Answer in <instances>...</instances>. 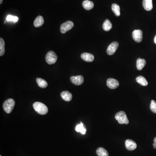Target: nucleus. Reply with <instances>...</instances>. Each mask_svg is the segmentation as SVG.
I'll use <instances>...</instances> for the list:
<instances>
[{"label": "nucleus", "mask_w": 156, "mask_h": 156, "mask_svg": "<svg viewBox=\"0 0 156 156\" xmlns=\"http://www.w3.org/2000/svg\"><path fill=\"white\" fill-rule=\"evenodd\" d=\"M126 148L129 151H133L137 148V144L132 140L127 139L125 143Z\"/></svg>", "instance_id": "9d476101"}, {"label": "nucleus", "mask_w": 156, "mask_h": 156, "mask_svg": "<svg viewBox=\"0 0 156 156\" xmlns=\"http://www.w3.org/2000/svg\"><path fill=\"white\" fill-rule=\"evenodd\" d=\"M84 79L83 76H72L71 77L70 81L72 83L76 86L82 85L84 82Z\"/></svg>", "instance_id": "0eeeda50"}, {"label": "nucleus", "mask_w": 156, "mask_h": 156, "mask_svg": "<svg viewBox=\"0 0 156 156\" xmlns=\"http://www.w3.org/2000/svg\"><path fill=\"white\" fill-rule=\"evenodd\" d=\"M15 101L12 99L6 100L3 103V108L4 111L7 114H10L13 110L15 106Z\"/></svg>", "instance_id": "f03ea898"}, {"label": "nucleus", "mask_w": 156, "mask_h": 156, "mask_svg": "<svg viewBox=\"0 0 156 156\" xmlns=\"http://www.w3.org/2000/svg\"><path fill=\"white\" fill-rule=\"evenodd\" d=\"M134 40L137 43H140L143 39V32L141 30H134L132 33Z\"/></svg>", "instance_id": "423d86ee"}, {"label": "nucleus", "mask_w": 156, "mask_h": 156, "mask_svg": "<svg viewBox=\"0 0 156 156\" xmlns=\"http://www.w3.org/2000/svg\"><path fill=\"white\" fill-rule=\"evenodd\" d=\"M61 96L62 99L65 101L69 102L72 99V95L69 91H65L62 92Z\"/></svg>", "instance_id": "ddd939ff"}, {"label": "nucleus", "mask_w": 156, "mask_h": 156, "mask_svg": "<svg viewBox=\"0 0 156 156\" xmlns=\"http://www.w3.org/2000/svg\"><path fill=\"white\" fill-rule=\"evenodd\" d=\"M154 43H155V44H156V36H155V37H154Z\"/></svg>", "instance_id": "bb28decb"}, {"label": "nucleus", "mask_w": 156, "mask_h": 156, "mask_svg": "<svg viewBox=\"0 0 156 156\" xmlns=\"http://www.w3.org/2000/svg\"><path fill=\"white\" fill-rule=\"evenodd\" d=\"M96 153L99 156H108L107 151L103 147H99L97 149Z\"/></svg>", "instance_id": "4be33fe9"}, {"label": "nucleus", "mask_w": 156, "mask_h": 156, "mask_svg": "<svg viewBox=\"0 0 156 156\" xmlns=\"http://www.w3.org/2000/svg\"><path fill=\"white\" fill-rule=\"evenodd\" d=\"M103 29L106 31H110L112 27V25L111 21L108 19H106L105 20L103 24Z\"/></svg>", "instance_id": "a211bd4d"}, {"label": "nucleus", "mask_w": 156, "mask_h": 156, "mask_svg": "<svg viewBox=\"0 0 156 156\" xmlns=\"http://www.w3.org/2000/svg\"><path fill=\"white\" fill-rule=\"evenodd\" d=\"M153 142H154V143H153V148H154V149H156V138H154Z\"/></svg>", "instance_id": "a878e982"}, {"label": "nucleus", "mask_w": 156, "mask_h": 156, "mask_svg": "<svg viewBox=\"0 0 156 156\" xmlns=\"http://www.w3.org/2000/svg\"><path fill=\"white\" fill-rule=\"evenodd\" d=\"M150 109L153 112L156 113V102L153 100H152L151 102Z\"/></svg>", "instance_id": "393cba45"}, {"label": "nucleus", "mask_w": 156, "mask_h": 156, "mask_svg": "<svg viewBox=\"0 0 156 156\" xmlns=\"http://www.w3.org/2000/svg\"><path fill=\"white\" fill-rule=\"evenodd\" d=\"M74 24L72 21H68L62 24L60 27V31L62 33H65L68 31L72 29Z\"/></svg>", "instance_id": "39448f33"}, {"label": "nucleus", "mask_w": 156, "mask_h": 156, "mask_svg": "<svg viewBox=\"0 0 156 156\" xmlns=\"http://www.w3.org/2000/svg\"><path fill=\"white\" fill-rule=\"evenodd\" d=\"M19 18L16 16H12L9 15L6 18V20L7 21H13V22H17Z\"/></svg>", "instance_id": "b1692460"}, {"label": "nucleus", "mask_w": 156, "mask_h": 156, "mask_svg": "<svg viewBox=\"0 0 156 156\" xmlns=\"http://www.w3.org/2000/svg\"></svg>", "instance_id": "c85d7f7f"}, {"label": "nucleus", "mask_w": 156, "mask_h": 156, "mask_svg": "<svg viewBox=\"0 0 156 156\" xmlns=\"http://www.w3.org/2000/svg\"><path fill=\"white\" fill-rule=\"evenodd\" d=\"M146 64V62L144 59L138 58L137 60V68L138 70H141L144 67Z\"/></svg>", "instance_id": "dca6fc26"}, {"label": "nucleus", "mask_w": 156, "mask_h": 156, "mask_svg": "<svg viewBox=\"0 0 156 156\" xmlns=\"http://www.w3.org/2000/svg\"><path fill=\"white\" fill-rule=\"evenodd\" d=\"M143 6L145 10L151 11L153 9L152 0H143Z\"/></svg>", "instance_id": "f8f14e48"}, {"label": "nucleus", "mask_w": 156, "mask_h": 156, "mask_svg": "<svg viewBox=\"0 0 156 156\" xmlns=\"http://www.w3.org/2000/svg\"><path fill=\"white\" fill-rule=\"evenodd\" d=\"M5 52V42L4 40L1 38H0V56L4 55Z\"/></svg>", "instance_id": "5701e85b"}, {"label": "nucleus", "mask_w": 156, "mask_h": 156, "mask_svg": "<svg viewBox=\"0 0 156 156\" xmlns=\"http://www.w3.org/2000/svg\"><path fill=\"white\" fill-rule=\"evenodd\" d=\"M2 2H3V0H1V1H0V4H2Z\"/></svg>", "instance_id": "cd10ccee"}, {"label": "nucleus", "mask_w": 156, "mask_h": 156, "mask_svg": "<svg viewBox=\"0 0 156 156\" xmlns=\"http://www.w3.org/2000/svg\"><path fill=\"white\" fill-rule=\"evenodd\" d=\"M33 108L37 113L41 115H45L48 112L47 106L44 103L40 102H36L33 103Z\"/></svg>", "instance_id": "f257e3e1"}, {"label": "nucleus", "mask_w": 156, "mask_h": 156, "mask_svg": "<svg viewBox=\"0 0 156 156\" xmlns=\"http://www.w3.org/2000/svg\"><path fill=\"white\" fill-rule=\"evenodd\" d=\"M37 82L39 87L41 88H46L48 86V83L46 81L41 78H37Z\"/></svg>", "instance_id": "412c9836"}, {"label": "nucleus", "mask_w": 156, "mask_h": 156, "mask_svg": "<svg viewBox=\"0 0 156 156\" xmlns=\"http://www.w3.org/2000/svg\"><path fill=\"white\" fill-rule=\"evenodd\" d=\"M115 118L120 124L127 125L129 124V120L127 119L126 114L123 111H120L117 113L115 114Z\"/></svg>", "instance_id": "7ed1b4c3"}, {"label": "nucleus", "mask_w": 156, "mask_h": 156, "mask_svg": "<svg viewBox=\"0 0 156 156\" xmlns=\"http://www.w3.org/2000/svg\"><path fill=\"white\" fill-rule=\"evenodd\" d=\"M136 80L137 82L141 86L146 87L148 85V82L146 80L145 78L143 76H139L137 77L136 78Z\"/></svg>", "instance_id": "f3484780"}, {"label": "nucleus", "mask_w": 156, "mask_h": 156, "mask_svg": "<svg viewBox=\"0 0 156 156\" xmlns=\"http://www.w3.org/2000/svg\"><path fill=\"white\" fill-rule=\"evenodd\" d=\"M82 6L86 10H90L93 8L94 5L92 1L89 0H86L82 3Z\"/></svg>", "instance_id": "2eb2a0df"}, {"label": "nucleus", "mask_w": 156, "mask_h": 156, "mask_svg": "<svg viewBox=\"0 0 156 156\" xmlns=\"http://www.w3.org/2000/svg\"><path fill=\"white\" fill-rule=\"evenodd\" d=\"M82 59L87 62H92L94 60V56L91 53L84 52L81 55Z\"/></svg>", "instance_id": "9b49d317"}, {"label": "nucleus", "mask_w": 156, "mask_h": 156, "mask_svg": "<svg viewBox=\"0 0 156 156\" xmlns=\"http://www.w3.org/2000/svg\"><path fill=\"white\" fill-rule=\"evenodd\" d=\"M112 10L114 13L115 16L119 17L120 16V8L119 6L116 4H112Z\"/></svg>", "instance_id": "aec40b11"}, {"label": "nucleus", "mask_w": 156, "mask_h": 156, "mask_svg": "<svg viewBox=\"0 0 156 156\" xmlns=\"http://www.w3.org/2000/svg\"><path fill=\"white\" fill-rule=\"evenodd\" d=\"M119 43L117 42H114L109 45L107 50V52L108 55H112L115 53L119 47Z\"/></svg>", "instance_id": "6e6552de"}, {"label": "nucleus", "mask_w": 156, "mask_h": 156, "mask_svg": "<svg viewBox=\"0 0 156 156\" xmlns=\"http://www.w3.org/2000/svg\"><path fill=\"white\" fill-rule=\"evenodd\" d=\"M57 60V56L54 51H50L46 56V60L50 65L55 63Z\"/></svg>", "instance_id": "20e7f679"}, {"label": "nucleus", "mask_w": 156, "mask_h": 156, "mask_svg": "<svg viewBox=\"0 0 156 156\" xmlns=\"http://www.w3.org/2000/svg\"><path fill=\"white\" fill-rule=\"evenodd\" d=\"M44 22V20L43 17L41 16H39L35 19L33 24L35 27H39L43 25Z\"/></svg>", "instance_id": "4468645a"}, {"label": "nucleus", "mask_w": 156, "mask_h": 156, "mask_svg": "<svg viewBox=\"0 0 156 156\" xmlns=\"http://www.w3.org/2000/svg\"><path fill=\"white\" fill-rule=\"evenodd\" d=\"M107 85L109 88L111 89H115L119 87V83L117 80L110 78L107 81Z\"/></svg>", "instance_id": "1a4fd4ad"}, {"label": "nucleus", "mask_w": 156, "mask_h": 156, "mask_svg": "<svg viewBox=\"0 0 156 156\" xmlns=\"http://www.w3.org/2000/svg\"><path fill=\"white\" fill-rule=\"evenodd\" d=\"M76 131L77 132H80L82 134H85L86 133V130L83 125V123L81 122L80 124L78 125L76 127Z\"/></svg>", "instance_id": "6ab92c4d"}]
</instances>
